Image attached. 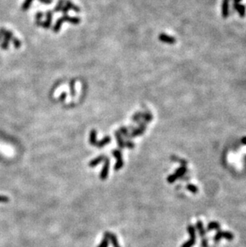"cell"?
<instances>
[{"label": "cell", "instance_id": "6da1fadb", "mask_svg": "<svg viewBox=\"0 0 246 247\" xmlns=\"http://www.w3.org/2000/svg\"><path fill=\"white\" fill-rule=\"evenodd\" d=\"M71 22V23L75 24V25H76V24H78L80 22H81V19H80V18H78V17H70L67 15H63V16L61 17V18H59L58 20H57L55 25L53 27V31H54V33H58V31H59L60 28H61L62 24V22Z\"/></svg>", "mask_w": 246, "mask_h": 247}, {"label": "cell", "instance_id": "7a4b0ae2", "mask_svg": "<svg viewBox=\"0 0 246 247\" xmlns=\"http://www.w3.org/2000/svg\"><path fill=\"white\" fill-rule=\"evenodd\" d=\"M187 230H188L189 234L190 235V239L189 240L188 242H184L181 247H192L195 245L196 242V232H195V228L194 227V225H189L187 227Z\"/></svg>", "mask_w": 246, "mask_h": 247}, {"label": "cell", "instance_id": "3957f363", "mask_svg": "<svg viewBox=\"0 0 246 247\" xmlns=\"http://www.w3.org/2000/svg\"><path fill=\"white\" fill-rule=\"evenodd\" d=\"M185 172H186V166L182 165V166L178 168V169L175 171L174 174L170 175V176L167 178V181H168L169 183H174L176 180L178 179L179 178H181V176H183V175L185 174Z\"/></svg>", "mask_w": 246, "mask_h": 247}, {"label": "cell", "instance_id": "277c9868", "mask_svg": "<svg viewBox=\"0 0 246 247\" xmlns=\"http://www.w3.org/2000/svg\"><path fill=\"white\" fill-rule=\"evenodd\" d=\"M14 37L12 31H9V30H6L4 35L2 37V41L0 44V47L2 48V50H7L9 48L10 42L11 41L12 38Z\"/></svg>", "mask_w": 246, "mask_h": 247}, {"label": "cell", "instance_id": "5b68a950", "mask_svg": "<svg viewBox=\"0 0 246 247\" xmlns=\"http://www.w3.org/2000/svg\"><path fill=\"white\" fill-rule=\"evenodd\" d=\"M110 165H111V161L106 157L105 158V160H104L103 165H102V168H101V172H100V179L101 181H105L107 178V177H108L109 170H110Z\"/></svg>", "mask_w": 246, "mask_h": 247}, {"label": "cell", "instance_id": "8992f818", "mask_svg": "<svg viewBox=\"0 0 246 247\" xmlns=\"http://www.w3.org/2000/svg\"><path fill=\"white\" fill-rule=\"evenodd\" d=\"M145 129H146V123L145 122H141L138 123V128H135L134 131H133L131 132V134H130V138H135V137L140 136V135H142L143 133L145 132Z\"/></svg>", "mask_w": 246, "mask_h": 247}, {"label": "cell", "instance_id": "52a82bcc", "mask_svg": "<svg viewBox=\"0 0 246 247\" xmlns=\"http://www.w3.org/2000/svg\"><path fill=\"white\" fill-rule=\"evenodd\" d=\"M221 238H226L227 240H233L234 239V235L232 234V233L229 232V231H224V232H222V231H221L219 230H217V233L216 234L215 237H214V241H215L216 242H218V241H220V239H221Z\"/></svg>", "mask_w": 246, "mask_h": 247}, {"label": "cell", "instance_id": "ba28073f", "mask_svg": "<svg viewBox=\"0 0 246 247\" xmlns=\"http://www.w3.org/2000/svg\"><path fill=\"white\" fill-rule=\"evenodd\" d=\"M197 229L199 232L200 235L202 238V247H207V239L204 238L205 237V230H204V226H203V223L201 221H197Z\"/></svg>", "mask_w": 246, "mask_h": 247}, {"label": "cell", "instance_id": "9c48e42d", "mask_svg": "<svg viewBox=\"0 0 246 247\" xmlns=\"http://www.w3.org/2000/svg\"><path fill=\"white\" fill-rule=\"evenodd\" d=\"M103 236H106L108 238L109 242H111L113 247H121L119 243H118V238H117V236L114 234H113L111 232H109V231H106V232L104 233Z\"/></svg>", "mask_w": 246, "mask_h": 247}, {"label": "cell", "instance_id": "30bf717a", "mask_svg": "<svg viewBox=\"0 0 246 247\" xmlns=\"http://www.w3.org/2000/svg\"><path fill=\"white\" fill-rule=\"evenodd\" d=\"M46 16H47V19L44 21V22H42V27L46 28V29H48V28L51 27V21H52V18H53V14L51 11H48L46 14Z\"/></svg>", "mask_w": 246, "mask_h": 247}, {"label": "cell", "instance_id": "8fae6325", "mask_svg": "<svg viewBox=\"0 0 246 247\" xmlns=\"http://www.w3.org/2000/svg\"><path fill=\"white\" fill-rule=\"evenodd\" d=\"M106 158V155H100V156L94 158V159L91 160V162H89V164H88L89 166L91 168L95 167V166H97L98 164L101 163V162H104V160H105Z\"/></svg>", "mask_w": 246, "mask_h": 247}, {"label": "cell", "instance_id": "7c38bea8", "mask_svg": "<svg viewBox=\"0 0 246 247\" xmlns=\"http://www.w3.org/2000/svg\"><path fill=\"white\" fill-rule=\"evenodd\" d=\"M111 138L110 136H106L105 138H103L102 139H101L100 141H97L96 144L94 146H96L98 148H102L104 147L106 145L111 143Z\"/></svg>", "mask_w": 246, "mask_h": 247}, {"label": "cell", "instance_id": "4fadbf2b", "mask_svg": "<svg viewBox=\"0 0 246 247\" xmlns=\"http://www.w3.org/2000/svg\"><path fill=\"white\" fill-rule=\"evenodd\" d=\"M114 135H115V138L117 139V142H118V145L121 149H124L125 147V140L123 138V136L119 133V131H115L114 132Z\"/></svg>", "mask_w": 246, "mask_h": 247}, {"label": "cell", "instance_id": "5bb4252c", "mask_svg": "<svg viewBox=\"0 0 246 247\" xmlns=\"http://www.w3.org/2000/svg\"><path fill=\"white\" fill-rule=\"evenodd\" d=\"M89 142L92 146H95L97 142V131L96 130H92L90 132V136H89Z\"/></svg>", "mask_w": 246, "mask_h": 247}, {"label": "cell", "instance_id": "9a60e30c", "mask_svg": "<svg viewBox=\"0 0 246 247\" xmlns=\"http://www.w3.org/2000/svg\"><path fill=\"white\" fill-rule=\"evenodd\" d=\"M159 39L164 42H168V43H174L175 42V38L173 37H170L169 35H165V34H161L159 35Z\"/></svg>", "mask_w": 246, "mask_h": 247}, {"label": "cell", "instance_id": "2e32d148", "mask_svg": "<svg viewBox=\"0 0 246 247\" xmlns=\"http://www.w3.org/2000/svg\"><path fill=\"white\" fill-rule=\"evenodd\" d=\"M141 119L144 120V122H145V123H146V122H150L153 119L152 114H151L150 111H145V113H141Z\"/></svg>", "mask_w": 246, "mask_h": 247}, {"label": "cell", "instance_id": "e0dca14e", "mask_svg": "<svg viewBox=\"0 0 246 247\" xmlns=\"http://www.w3.org/2000/svg\"><path fill=\"white\" fill-rule=\"evenodd\" d=\"M65 5H66L69 9H72L73 11H75V12L78 13L80 11V8L78 7V6H75L72 2H71L70 0H65Z\"/></svg>", "mask_w": 246, "mask_h": 247}, {"label": "cell", "instance_id": "ac0fdd59", "mask_svg": "<svg viewBox=\"0 0 246 247\" xmlns=\"http://www.w3.org/2000/svg\"><path fill=\"white\" fill-rule=\"evenodd\" d=\"M119 133L122 135L123 137H125L128 140L130 139V133H129V130L127 129L125 126H121L119 129Z\"/></svg>", "mask_w": 246, "mask_h": 247}, {"label": "cell", "instance_id": "d6986e66", "mask_svg": "<svg viewBox=\"0 0 246 247\" xmlns=\"http://www.w3.org/2000/svg\"><path fill=\"white\" fill-rule=\"evenodd\" d=\"M123 165H124V161H123V158H119V159H117V162H115V164H114V170L116 171L119 170L120 169H121V168L123 167Z\"/></svg>", "mask_w": 246, "mask_h": 247}, {"label": "cell", "instance_id": "ffe728a7", "mask_svg": "<svg viewBox=\"0 0 246 247\" xmlns=\"http://www.w3.org/2000/svg\"><path fill=\"white\" fill-rule=\"evenodd\" d=\"M220 230V224L217 222H211L208 225V230Z\"/></svg>", "mask_w": 246, "mask_h": 247}, {"label": "cell", "instance_id": "44dd1931", "mask_svg": "<svg viewBox=\"0 0 246 247\" xmlns=\"http://www.w3.org/2000/svg\"><path fill=\"white\" fill-rule=\"evenodd\" d=\"M33 2H34V0H25L22 5V11H27V10L29 9V8L31 7V3H32Z\"/></svg>", "mask_w": 246, "mask_h": 247}, {"label": "cell", "instance_id": "7402d4cb", "mask_svg": "<svg viewBox=\"0 0 246 247\" xmlns=\"http://www.w3.org/2000/svg\"><path fill=\"white\" fill-rule=\"evenodd\" d=\"M11 41H12V43H13V45H14V47H15L16 49H18V48L21 47V46H22V42H21V41H20L18 38H15V37L14 36L12 38V39H11Z\"/></svg>", "mask_w": 246, "mask_h": 247}, {"label": "cell", "instance_id": "603a6c76", "mask_svg": "<svg viewBox=\"0 0 246 247\" xmlns=\"http://www.w3.org/2000/svg\"><path fill=\"white\" fill-rule=\"evenodd\" d=\"M64 6V0H59L57 3V5L55 6V7L54 9V12H58V11H61L62 7Z\"/></svg>", "mask_w": 246, "mask_h": 247}, {"label": "cell", "instance_id": "cb8c5ba5", "mask_svg": "<svg viewBox=\"0 0 246 247\" xmlns=\"http://www.w3.org/2000/svg\"><path fill=\"white\" fill-rule=\"evenodd\" d=\"M141 112L135 113L132 117L133 122H137V123L138 124L140 122H141Z\"/></svg>", "mask_w": 246, "mask_h": 247}, {"label": "cell", "instance_id": "d4e9b609", "mask_svg": "<svg viewBox=\"0 0 246 247\" xmlns=\"http://www.w3.org/2000/svg\"><path fill=\"white\" fill-rule=\"evenodd\" d=\"M109 243H110V242H109L108 238L106 236H103V238H102V239H101V242H100L98 247H108Z\"/></svg>", "mask_w": 246, "mask_h": 247}, {"label": "cell", "instance_id": "484cf974", "mask_svg": "<svg viewBox=\"0 0 246 247\" xmlns=\"http://www.w3.org/2000/svg\"><path fill=\"white\" fill-rule=\"evenodd\" d=\"M186 187L193 194H197V191H198V189H197V186L195 185H193V184H188Z\"/></svg>", "mask_w": 246, "mask_h": 247}, {"label": "cell", "instance_id": "4316f807", "mask_svg": "<svg viewBox=\"0 0 246 247\" xmlns=\"http://www.w3.org/2000/svg\"><path fill=\"white\" fill-rule=\"evenodd\" d=\"M112 155L116 159H119V158H122V154H121V151H119V150H114L112 151Z\"/></svg>", "mask_w": 246, "mask_h": 247}, {"label": "cell", "instance_id": "83f0119b", "mask_svg": "<svg viewBox=\"0 0 246 247\" xmlns=\"http://www.w3.org/2000/svg\"><path fill=\"white\" fill-rule=\"evenodd\" d=\"M135 145L133 142H131L130 140H125V147L129 148V149H134Z\"/></svg>", "mask_w": 246, "mask_h": 247}, {"label": "cell", "instance_id": "f1b7e54d", "mask_svg": "<svg viewBox=\"0 0 246 247\" xmlns=\"http://www.w3.org/2000/svg\"><path fill=\"white\" fill-rule=\"evenodd\" d=\"M70 86H71V95L74 96V95H75V91H74V80H72L71 82V83H70Z\"/></svg>", "mask_w": 246, "mask_h": 247}, {"label": "cell", "instance_id": "f546056e", "mask_svg": "<svg viewBox=\"0 0 246 247\" xmlns=\"http://www.w3.org/2000/svg\"><path fill=\"white\" fill-rule=\"evenodd\" d=\"M42 17H43V13L41 12V11H38L36 14V15H35V19H36V21H40L42 19Z\"/></svg>", "mask_w": 246, "mask_h": 247}, {"label": "cell", "instance_id": "4dcf8cb0", "mask_svg": "<svg viewBox=\"0 0 246 247\" xmlns=\"http://www.w3.org/2000/svg\"><path fill=\"white\" fill-rule=\"evenodd\" d=\"M9 202V198L5 195H0V202Z\"/></svg>", "mask_w": 246, "mask_h": 247}, {"label": "cell", "instance_id": "1f68e13d", "mask_svg": "<svg viewBox=\"0 0 246 247\" xmlns=\"http://www.w3.org/2000/svg\"><path fill=\"white\" fill-rule=\"evenodd\" d=\"M69 10H70L69 7H68L66 5H65V4H64L63 7H62V9L61 11L63 13L64 15H67V12H68V11H69Z\"/></svg>", "mask_w": 246, "mask_h": 247}, {"label": "cell", "instance_id": "d6a6232c", "mask_svg": "<svg viewBox=\"0 0 246 247\" xmlns=\"http://www.w3.org/2000/svg\"><path fill=\"white\" fill-rule=\"evenodd\" d=\"M5 31H6L5 28H3V27L0 28V41H1V39H2V37H3Z\"/></svg>", "mask_w": 246, "mask_h": 247}, {"label": "cell", "instance_id": "836d02e7", "mask_svg": "<svg viewBox=\"0 0 246 247\" xmlns=\"http://www.w3.org/2000/svg\"><path fill=\"white\" fill-rule=\"evenodd\" d=\"M38 1H40L41 2H42V3H46V4H50L52 2L53 0H38Z\"/></svg>", "mask_w": 246, "mask_h": 247}, {"label": "cell", "instance_id": "e575fe53", "mask_svg": "<svg viewBox=\"0 0 246 247\" xmlns=\"http://www.w3.org/2000/svg\"><path fill=\"white\" fill-rule=\"evenodd\" d=\"M66 93H62L61 95V97L59 98V100L60 101H62L64 98H66Z\"/></svg>", "mask_w": 246, "mask_h": 247}, {"label": "cell", "instance_id": "d590c367", "mask_svg": "<svg viewBox=\"0 0 246 247\" xmlns=\"http://www.w3.org/2000/svg\"><path fill=\"white\" fill-rule=\"evenodd\" d=\"M127 129L130 130L131 131H134V130H135V127H134V126H129V127L127 128Z\"/></svg>", "mask_w": 246, "mask_h": 247}, {"label": "cell", "instance_id": "8d00e7d4", "mask_svg": "<svg viewBox=\"0 0 246 247\" xmlns=\"http://www.w3.org/2000/svg\"><path fill=\"white\" fill-rule=\"evenodd\" d=\"M243 142H244V144H246V138H244V139H243Z\"/></svg>", "mask_w": 246, "mask_h": 247}]
</instances>
